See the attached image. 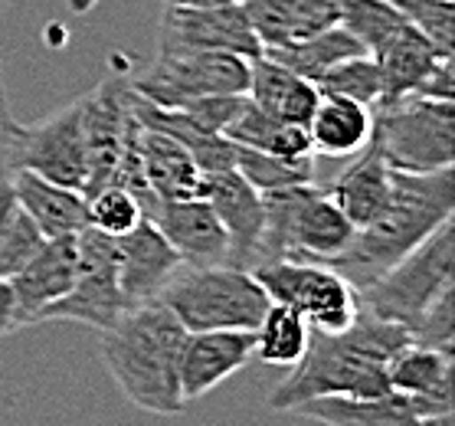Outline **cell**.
Masks as SVG:
<instances>
[{
	"label": "cell",
	"instance_id": "obj_19",
	"mask_svg": "<svg viewBox=\"0 0 455 426\" xmlns=\"http://www.w3.org/2000/svg\"><path fill=\"white\" fill-rule=\"evenodd\" d=\"M11 188L20 210L36 223L43 239L79 237L89 227V200L83 190L60 188L33 171H11Z\"/></svg>",
	"mask_w": 455,
	"mask_h": 426
},
{
	"label": "cell",
	"instance_id": "obj_41",
	"mask_svg": "<svg viewBox=\"0 0 455 426\" xmlns=\"http://www.w3.org/2000/svg\"><path fill=\"white\" fill-rule=\"evenodd\" d=\"M13 115L11 102H7V89H4V63H0V177H7V145H11V132H13Z\"/></svg>",
	"mask_w": 455,
	"mask_h": 426
},
{
	"label": "cell",
	"instance_id": "obj_22",
	"mask_svg": "<svg viewBox=\"0 0 455 426\" xmlns=\"http://www.w3.org/2000/svg\"><path fill=\"white\" fill-rule=\"evenodd\" d=\"M328 194L357 229L371 227L387 210V204H390V167L373 141H367L354 155V161L344 167L341 177L328 188Z\"/></svg>",
	"mask_w": 455,
	"mask_h": 426
},
{
	"label": "cell",
	"instance_id": "obj_27",
	"mask_svg": "<svg viewBox=\"0 0 455 426\" xmlns=\"http://www.w3.org/2000/svg\"><path fill=\"white\" fill-rule=\"evenodd\" d=\"M387 377H390V390H400L416 400H429V404L452 406V354L449 351H435L426 344H406L390 361Z\"/></svg>",
	"mask_w": 455,
	"mask_h": 426
},
{
	"label": "cell",
	"instance_id": "obj_30",
	"mask_svg": "<svg viewBox=\"0 0 455 426\" xmlns=\"http://www.w3.org/2000/svg\"><path fill=\"white\" fill-rule=\"evenodd\" d=\"M252 338H256L252 358L275 364V367H291L305 354V348H308L311 328L295 309L279 305V301H269L266 315L252 328Z\"/></svg>",
	"mask_w": 455,
	"mask_h": 426
},
{
	"label": "cell",
	"instance_id": "obj_7",
	"mask_svg": "<svg viewBox=\"0 0 455 426\" xmlns=\"http://www.w3.org/2000/svg\"><path fill=\"white\" fill-rule=\"evenodd\" d=\"M371 141L390 171H443L455 165V105L449 99L403 95L373 105Z\"/></svg>",
	"mask_w": 455,
	"mask_h": 426
},
{
	"label": "cell",
	"instance_id": "obj_35",
	"mask_svg": "<svg viewBox=\"0 0 455 426\" xmlns=\"http://www.w3.org/2000/svg\"><path fill=\"white\" fill-rule=\"evenodd\" d=\"M403 13L406 23L433 43L439 56L455 50V4L452 0H390Z\"/></svg>",
	"mask_w": 455,
	"mask_h": 426
},
{
	"label": "cell",
	"instance_id": "obj_24",
	"mask_svg": "<svg viewBox=\"0 0 455 426\" xmlns=\"http://www.w3.org/2000/svg\"><path fill=\"white\" fill-rule=\"evenodd\" d=\"M135 118L141 128L161 132L171 141H177L187 155L197 161L204 174H210V171H227V167L236 165V145L227 141L223 135H213L207 128H200L180 109H157V105H151L148 99H141L135 92Z\"/></svg>",
	"mask_w": 455,
	"mask_h": 426
},
{
	"label": "cell",
	"instance_id": "obj_39",
	"mask_svg": "<svg viewBox=\"0 0 455 426\" xmlns=\"http://www.w3.org/2000/svg\"><path fill=\"white\" fill-rule=\"evenodd\" d=\"M246 95H207V99H197V102L184 105L180 112L190 115L200 128H207L213 135H223V128L233 122V115L239 112Z\"/></svg>",
	"mask_w": 455,
	"mask_h": 426
},
{
	"label": "cell",
	"instance_id": "obj_21",
	"mask_svg": "<svg viewBox=\"0 0 455 426\" xmlns=\"http://www.w3.org/2000/svg\"><path fill=\"white\" fill-rule=\"evenodd\" d=\"M249 102L269 112L272 118L279 122H289V125L308 128L311 115L318 109V85L311 79H301L291 69L279 66L275 60H269L266 52L249 60V85H246Z\"/></svg>",
	"mask_w": 455,
	"mask_h": 426
},
{
	"label": "cell",
	"instance_id": "obj_32",
	"mask_svg": "<svg viewBox=\"0 0 455 426\" xmlns=\"http://www.w3.org/2000/svg\"><path fill=\"white\" fill-rule=\"evenodd\" d=\"M40 246L43 233L13 197L11 174L0 177V279H13Z\"/></svg>",
	"mask_w": 455,
	"mask_h": 426
},
{
	"label": "cell",
	"instance_id": "obj_31",
	"mask_svg": "<svg viewBox=\"0 0 455 426\" xmlns=\"http://www.w3.org/2000/svg\"><path fill=\"white\" fill-rule=\"evenodd\" d=\"M239 177L259 194H275V190L301 188V184H315V155H266V151H252V148L236 145V165Z\"/></svg>",
	"mask_w": 455,
	"mask_h": 426
},
{
	"label": "cell",
	"instance_id": "obj_43",
	"mask_svg": "<svg viewBox=\"0 0 455 426\" xmlns=\"http://www.w3.org/2000/svg\"><path fill=\"white\" fill-rule=\"evenodd\" d=\"M99 4V0H69V11L73 13H89Z\"/></svg>",
	"mask_w": 455,
	"mask_h": 426
},
{
	"label": "cell",
	"instance_id": "obj_42",
	"mask_svg": "<svg viewBox=\"0 0 455 426\" xmlns=\"http://www.w3.org/2000/svg\"><path fill=\"white\" fill-rule=\"evenodd\" d=\"M220 4H236V0H164V7H220Z\"/></svg>",
	"mask_w": 455,
	"mask_h": 426
},
{
	"label": "cell",
	"instance_id": "obj_23",
	"mask_svg": "<svg viewBox=\"0 0 455 426\" xmlns=\"http://www.w3.org/2000/svg\"><path fill=\"white\" fill-rule=\"evenodd\" d=\"M443 60H452V56H439L435 46L426 40L423 33L413 30L410 23H403L390 40L383 43L380 50L373 52V63L380 69V83H383L380 102H394V99H403V95H416L423 89L426 79H429V73Z\"/></svg>",
	"mask_w": 455,
	"mask_h": 426
},
{
	"label": "cell",
	"instance_id": "obj_15",
	"mask_svg": "<svg viewBox=\"0 0 455 426\" xmlns=\"http://www.w3.org/2000/svg\"><path fill=\"white\" fill-rule=\"evenodd\" d=\"M252 332H187L180 348V394L194 404L252 361Z\"/></svg>",
	"mask_w": 455,
	"mask_h": 426
},
{
	"label": "cell",
	"instance_id": "obj_12",
	"mask_svg": "<svg viewBox=\"0 0 455 426\" xmlns=\"http://www.w3.org/2000/svg\"><path fill=\"white\" fill-rule=\"evenodd\" d=\"M83 125H85V157H89V177H85V197L112 184V174L128 145L138 138L141 125L135 118V89L132 76L112 73L83 95Z\"/></svg>",
	"mask_w": 455,
	"mask_h": 426
},
{
	"label": "cell",
	"instance_id": "obj_33",
	"mask_svg": "<svg viewBox=\"0 0 455 426\" xmlns=\"http://www.w3.org/2000/svg\"><path fill=\"white\" fill-rule=\"evenodd\" d=\"M403 23L406 17L396 11L390 0H344L338 27H344L354 40L361 43L363 52L373 56Z\"/></svg>",
	"mask_w": 455,
	"mask_h": 426
},
{
	"label": "cell",
	"instance_id": "obj_34",
	"mask_svg": "<svg viewBox=\"0 0 455 426\" xmlns=\"http://www.w3.org/2000/svg\"><path fill=\"white\" fill-rule=\"evenodd\" d=\"M321 95H338V99H351V102H361L367 109L380 102L383 83H380V69L373 63L371 52H357L351 60L331 66L324 76L315 79Z\"/></svg>",
	"mask_w": 455,
	"mask_h": 426
},
{
	"label": "cell",
	"instance_id": "obj_8",
	"mask_svg": "<svg viewBox=\"0 0 455 426\" xmlns=\"http://www.w3.org/2000/svg\"><path fill=\"white\" fill-rule=\"evenodd\" d=\"M256 282L266 289L269 301L289 305L308 322L311 332L338 334L357 318L361 295L341 272L324 262L275 260L249 269Z\"/></svg>",
	"mask_w": 455,
	"mask_h": 426
},
{
	"label": "cell",
	"instance_id": "obj_2",
	"mask_svg": "<svg viewBox=\"0 0 455 426\" xmlns=\"http://www.w3.org/2000/svg\"><path fill=\"white\" fill-rule=\"evenodd\" d=\"M99 351L115 377V384L138 410L157 416L184 414L180 394V348L187 328L174 318L161 299L132 305L128 312L105 328Z\"/></svg>",
	"mask_w": 455,
	"mask_h": 426
},
{
	"label": "cell",
	"instance_id": "obj_37",
	"mask_svg": "<svg viewBox=\"0 0 455 426\" xmlns=\"http://www.w3.org/2000/svg\"><path fill=\"white\" fill-rule=\"evenodd\" d=\"M239 11L246 13L249 27L256 33L262 52L291 40V13L295 0H236Z\"/></svg>",
	"mask_w": 455,
	"mask_h": 426
},
{
	"label": "cell",
	"instance_id": "obj_3",
	"mask_svg": "<svg viewBox=\"0 0 455 426\" xmlns=\"http://www.w3.org/2000/svg\"><path fill=\"white\" fill-rule=\"evenodd\" d=\"M455 171H390V204L371 227L354 233L351 246L331 262L354 289H367L373 279L396 266L406 253L419 246L435 227L452 220Z\"/></svg>",
	"mask_w": 455,
	"mask_h": 426
},
{
	"label": "cell",
	"instance_id": "obj_44",
	"mask_svg": "<svg viewBox=\"0 0 455 426\" xmlns=\"http://www.w3.org/2000/svg\"><path fill=\"white\" fill-rule=\"evenodd\" d=\"M4 7H7V0H0V11H4Z\"/></svg>",
	"mask_w": 455,
	"mask_h": 426
},
{
	"label": "cell",
	"instance_id": "obj_13",
	"mask_svg": "<svg viewBox=\"0 0 455 426\" xmlns=\"http://www.w3.org/2000/svg\"><path fill=\"white\" fill-rule=\"evenodd\" d=\"M157 50H213L233 52L243 60L262 56L256 33L249 27L239 4H220V7H164L161 13V36Z\"/></svg>",
	"mask_w": 455,
	"mask_h": 426
},
{
	"label": "cell",
	"instance_id": "obj_20",
	"mask_svg": "<svg viewBox=\"0 0 455 426\" xmlns=\"http://www.w3.org/2000/svg\"><path fill=\"white\" fill-rule=\"evenodd\" d=\"M289 414L324 426H429L413 397L400 390L377 397H318L299 404Z\"/></svg>",
	"mask_w": 455,
	"mask_h": 426
},
{
	"label": "cell",
	"instance_id": "obj_9",
	"mask_svg": "<svg viewBox=\"0 0 455 426\" xmlns=\"http://www.w3.org/2000/svg\"><path fill=\"white\" fill-rule=\"evenodd\" d=\"M249 60L213 50H157L155 63L132 79L141 99L157 109H184L207 95H246Z\"/></svg>",
	"mask_w": 455,
	"mask_h": 426
},
{
	"label": "cell",
	"instance_id": "obj_18",
	"mask_svg": "<svg viewBox=\"0 0 455 426\" xmlns=\"http://www.w3.org/2000/svg\"><path fill=\"white\" fill-rule=\"evenodd\" d=\"M76 282V237L62 239H43V246L30 256L11 279L13 299L20 309L23 328L36 325L40 315L50 309L52 301H60Z\"/></svg>",
	"mask_w": 455,
	"mask_h": 426
},
{
	"label": "cell",
	"instance_id": "obj_25",
	"mask_svg": "<svg viewBox=\"0 0 455 426\" xmlns=\"http://www.w3.org/2000/svg\"><path fill=\"white\" fill-rule=\"evenodd\" d=\"M138 148H141V167H145L148 188L157 197V204L200 197V190H204V171H200L197 161L187 155L177 141H171L161 132L141 128Z\"/></svg>",
	"mask_w": 455,
	"mask_h": 426
},
{
	"label": "cell",
	"instance_id": "obj_26",
	"mask_svg": "<svg viewBox=\"0 0 455 426\" xmlns=\"http://www.w3.org/2000/svg\"><path fill=\"white\" fill-rule=\"evenodd\" d=\"M373 115L367 105L338 99V95H321L318 109L308 122L311 151L331 157H354L371 141Z\"/></svg>",
	"mask_w": 455,
	"mask_h": 426
},
{
	"label": "cell",
	"instance_id": "obj_10",
	"mask_svg": "<svg viewBox=\"0 0 455 426\" xmlns=\"http://www.w3.org/2000/svg\"><path fill=\"white\" fill-rule=\"evenodd\" d=\"M7 171H33L60 188L85 190L89 157H85L83 95L60 105L40 122L13 125L7 145Z\"/></svg>",
	"mask_w": 455,
	"mask_h": 426
},
{
	"label": "cell",
	"instance_id": "obj_28",
	"mask_svg": "<svg viewBox=\"0 0 455 426\" xmlns=\"http://www.w3.org/2000/svg\"><path fill=\"white\" fill-rule=\"evenodd\" d=\"M223 138L239 148L266 151V155H285V157L315 155L308 141V128L272 118L269 112H262V109H256V105L249 102V95L243 99L239 112L233 115V122L223 128Z\"/></svg>",
	"mask_w": 455,
	"mask_h": 426
},
{
	"label": "cell",
	"instance_id": "obj_5",
	"mask_svg": "<svg viewBox=\"0 0 455 426\" xmlns=\"http://www.w3.org/2000/svg\"><path fill=\"white\" fill-rule=\"evenodd\" d=\"M361 295V309L380 315L387 322L403 325L413 338L416 325L435 305L455 295V223L445 220L429 237L390 266L380 279H373Z\"/></svg>",
	"mask_w": 455,
	"mask_h": 426
},
{
	"label": "cell",
	"instance_id": "obj_36",
	"mask_svg": "<svg viewBox=\"0 0 455 426\" xmlns=\"http://www.w3.org/2000/svg\"><path fill=\"white\" fill-rule=\"evenodd\" d=\"M89 200V227L102 229V233H108V237H122V233H128V229H135L141 220H145V213H141V207H138V200L128 194V190L122 188H102L95 190Z\"/></svg>",
	"mask_w": 455,
	"mask_h": 426
},
{
	"label": "cell",
	"instance_id": "obj_11",
	"mask_svg": "<svg viewBox=\"0 0 455 426\" xmlns=\"http://www.w3.org/2000/svg\"><path fill=\"white\" fill-rule=\"evenodd\" d=\"M128 312V301L118 285V246L115 237L85 227L76 237V282L60 301L40 315V322H79L95 332L112 328Z\"/></svg>",
	"mask_w": 455,
	"mask_h": 426
},
{
	"label": "cell",
	"instance_id": "obj_4",
	"mask_svg": "<svg viewBox=\"0 0 455 426\" xmlns=\"http://www.w3.org/2000/svg\"><path fill=\"white\" fill-rule=\"evenodd\" d=\"M262 200H266V233H262L256 266L275 260L331 266L357 233V227L344 217V210L334 204L331 194L315 184L262 194Z\"/></svg>",
	"mask_w": 455,
	"mask_h": 426
},
{
	"label": "cell",
	"instance_id": "obj_38",
	"mask_svg": "<svg viewBox=\"0 0 455 426\" xmlns=\"http://www.w3.org/2000/svg\"><path fill=\"white\" fill-rule=\"evenodd\" d=\"M344 0H295L291 13V40L311 36V33L331 30L341 20Z\"/></svg>",
	"mask_w": 455,
	"mask_h": 426
},
{
	"label": "cell",
	"instance_id": "obj_40",
	"mask_svg": "<svg viewBox=\"0 0 455 426\" xmlns=\"http://www.w3.org/2000/svg\"><path fill=\"white\" fill-rule=\"evenodd\" d=\"M17 328H23V318L17 299H13V285L11 279H0V338L13 334Z\"/></svg>",
	"mask_w": 455,
	"mask_h": 426
},
{
	"label": "cell",
	"instance_id": "obj_17",
	"mask_svg": "<svg viewBox=\"0 0 455 426\" xmlns=\"http://www.w3.org/2000/svg\"><path fill=\"white\" fill-rule=\"evenodd\" d=\"M151 223L164 233V239L177 250L184 266H227V229L204 197L157 204Z\"/></svg>",
	"mask_w": 455,
	"mask_h": 426
},
{
	"label": "cell",
	"instance_id": "obj_6",
	"mask_svg": "<svg viewBox=\"0 0 455 426\" xmlns=\"http://www.w3.org/2000/svg\"><path fill=\"white\" fill-rule=\"evenodd\" d=\"M157 299L187 332H252L269 309L266 289L239 266H180Z\"/></svg>",
	"mask_w": 455,
	"mask_h": 426
},
{
	"label": "cell",
	"instance_id": "obj_16",
	"mask_svg": "<svg viewBox=\"0 0 455 426\" xmlns=\"http://www.w3.org/2000/svg\"><path fill=\"white\" fill-rule=\"evenodd\" d=\"M115 246H118V285L128 309L157 299L171 276L184 266L164 233L148 217L135 229L115 237Z\"/></svg>",
	"mask_w": 455,
	"mask_h": 426
},
{
	"label": "cell",
	"instance_id": "obj_1",
	"mask_svg": "<svg viewBox=\"0 0 455 426\" xmlns=\"http://www.w3.org/2000/svg\"><path fill=\"white\" fill-rule=\"evenodd\" d=\"M406 344H413L403 325L387 322L361 309L344 332H311L308 348L291 364V374L269 397V406L289 414L318 397H377L390 390L387 367Z\"/></svg>",
	"mask_w": 455,
	"mask_h": 426
},
{
	"label": "cell",
	"instance_id": "obj_14",
	"mask_svg": "<svg viewBox=\"0 0 455 426\" xmlns=\"http://www.w3.org/2000/svg\"><path fill=\"white\" fill-rule=\"evenodd\" d=\"M200 197L213 207L217 220L227 229V266L252 269L259 262V246H262V233H266V200H262V194L256 188H249L236 167H227V171L204 174Z\"/></svg>",
	"mask_w": 455,
	"mask_h": 426
},
{
	"label": "cell",
	"instance_id": "obj_29",
	"mask_svg": "<svg viewBox=\"0 0 455 426\" xmlns=\"http://www.w3.org/2000/svg\"><path fill=\"white\" fill-rule=\"evenodd\" d=\"M357 52H363L361 43L354 40L344 27H331V30H321V33H311V36H301V40H289L282 43V46H272V50H266V56L275 60L279 66H285V69H291L295 76H301V79L315 83L331 66L351 60Z\"/></svg>",
	"mask_w": 455,
	"mask_h": 426
}]
</instances>
